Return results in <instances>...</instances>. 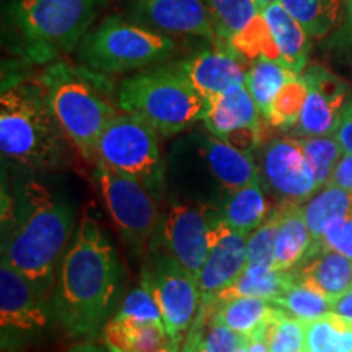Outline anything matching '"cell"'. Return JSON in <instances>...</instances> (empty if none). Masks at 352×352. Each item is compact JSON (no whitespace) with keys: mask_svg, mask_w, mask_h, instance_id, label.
Masks as SVG:
<instances>
[{"mask_svg":"<svg viewBox=\"0 0 352 352\" xmlns=\"http://www.w3.org/2000/svg\"><path fill=\"white\" fill-rule=\"evenodd\" d=\"M76 228V209L65 196L30 179L10 196L2 191V258L51 303L56 266Z\"/></svg>","mask_w":352,"mask_h":352,"instance_id":"obj_1","label":"cell"},{"mask_svg":"<svg viewBox=\"0 0 352 352\" xmlns=\"http://www.w3.org/2000/svg\"><path fill=\"white\" fill-rule=\"evenodd\" d=\"M121 276L116 250L98 219L87 210L60 259L51 298L54 318L70 336H96L116 303Z\"/></svg>","mask_w":352,"mask_h":352,"instance_id":"obj_2","label":"cell"},{"mask_svg":"<svg viewBox=\"0 0 352 352\" xmlns=\"http://www.w3.org/2000/svg\"><path fill=\"white\" fill-rule=\"evenodd\" d=\"M72 147L52 111L41 77L3 83L0 95L3 164L30 171L60 168L67 164Z\"/></svg>","mask_w":352,"mask_h":352,"instance_id":"obj_3","label":"cell"},{"mask_svg":"<svg viewBox=\"0 0 352 352\" xmlns=\"http://www.w3.org/2000/svg\"><path fill=\"white\" fill-rule=\"evenodd\" d=\"M104 74L65 63H56L41 74L57 121L74 148L90 164L96 162V145L118 109L103 87Z\"/></svg>","mask_w":352,"mask_h":352,"instance_id":"obj_4","label":"cell"},{"mask_svg":"<svg viewBox=\"0 0 352 352\" xmlns=\"http://www.w3.org/2000/svg\"><path fill=\"white\" fill-rule=\"evenodd\" d=\"M118 107L171 135L204 120L208 100L191 87L175 64L145 69L124 78L118 90Z\"/></svg>","mask_w":352,"mask_h":352,"instance_id":"obj_5","label":"cell"},{"mask_svg":"<svg viewBox=\"0 0 352 352\" xmlns=\"http://www.w3.org/2000/svg\"><path fill=\"white\" fill-rule=\"evenodd\" d=\"M108 0H13L8 19L33 63L77 50Z\"/></svg>","mask_w":352,"mask_h":352,"instance_id":"obj_6","label":"cell"},{"mask_svg":"<svg viewBox=\"0 0 352 352\" xmlns=\"http://www.w3.org/2000/svg\"><path fill=\"white\" fill-rule=\"evenodd\" d=\"M175 51L168 34L121 16H107L82 39L77 57L95 72L124 74L164 64Z\"/></svg>","mask_w":352,"mask_h":352,"instance_id":"obj_7","label":"cell"},{"mask_svg":"<svg viewBox=\"0 0 352 352\" xmlns=\"http://www.w3.org/2000/svg\"><path fill=\"white\" fill-rule=\"evenodd\" d=\"M94 182L114 227L131 253L140 256L158 227L155 196L142 182L96 160Z\"/></svg>","mask_w":352,"mask_h":352,"instance_id":"obj_8","label":"cell"},{"mask_svg":"<svg viewBox=\"0 0 352 352\" xmlns=\"http://www.w3.org/2000/svg\"><path fill=\"white\" fill-rule=\"evenodd\" d=\"M158 132L127 113H118L96 145V160L134 176L158 196L164 188L165 164Z\"/></svg>","mask_w":352,"mask_h":352,"instance_id":"obj_9","label":"cell"},{"mask_svg":"<svg viewBox=\"0 0 352 352\" xmlns=\"http://www.w3.org/2000/svg\"><path fill=\"white\" fill-rule=\"evenodd\" d=\"M140 285L148 290L160 308L170 341H183V334L195 323L201 303L197 277L165 250H152L142 267Z\"/></svg>","mask_w":352,"mask_h":352,"instance_id":"obj_10","label":"cell"},{"mask_svg":"<svg viewBox=\"0 0 352 352\" xmlns=\"http://www.w3.org/2000/svg\"><path fill=\"white\" fill-rule=\"evenodd\" d=\"M51 303L38 296L28 279L2 258L0 266V328L2 349H20L50 324Z\"/></svg>","mask_w":352,"mask_h":352,"instance_id":"obj_11","label":"cell"},{"mask_svg":"<svg viewBox=\"0 0 352 352\" xmlns=\"http://www.w3.org/2000/svg\"><path fill=\"white\" fill-rule=\"evenodd\" d=\"M212 219V210L206 206L175 202L158 228L162 248L196 277L208 258Z\"/></svg>","mask_w":352,"mask_h":352,"instance_id":"obj_12","label":"cell"},{"mask_svg":"<svg viewBox=\"0 0 352 352\" xmlns=\"http://www.w3.org/2000/svg\"><path fill=\"white\" fill-rule=\"evenodd\" d=\"M261 118L248 88L236 85L208 100V111L202 121L209 134L252 153L263 139Z\"/></svg>","mask_w":352,"mask_h":352,"instance_id":"obj_13","label":"cell"},{"mask_svg":"<svg viewBox=\"0 0 352 352\" xmlns=\"http://www.w3.org/2000/svg\"><path fill=\"white\" fill-rule=\"evenodd\" d=\"M302 77L307 82L308 94L300 120L296 127L289 131L290 135H334L347 103L349 87L342 78L320 64H308Z\"/></svg>","mask_w":352,"mask_h":352,"instance_id":"obj_14","label":"cell"},{"mask_svg":"<svg viewBox=\"0 0 352 352\" xmlns=\"http://www.w3.org/2000/svg\"><path fill=\"white\" fill-rule=\"evenodd\" d=\"M261 170L267 186L283 201L300 204L318 189L300 140L294 135L272 139L264 145Z\"/></svg>","mask_w":352,"mask_h":352,"instance_id":"obj_15","label":"cell"},{"mask_svg":"<svg viewBox=\"0 0 352 352\" xmlns=\"http://www.w3.org/2000/svg\"><path fill=\"white\" fill-rule=\"evenodd\" d=\"M129 20L164 34L199 36L217 46L204 0H127Z\"/></svg>","mask_w":352,"mask_h":352,"instance_id":"obj_16","label":"cell"},{"mask_svg":"<svg viewBox=\"0 0 352 352\" xmlns=\"http://www.w3.org/2000/svg\"><path fill=\"white\" fill-rule=\"evenodd\" d=\"M246 239L215 214L209 232V252L197 277L201 303L212 302L246 270Z\"/></svg>","mask_w":352,"mask_h":352,"instance_id":"obj_17","label":"cell"},{"mask_svg":"<svg viewBox=\"0 0 352 352\" xmlns=\"http://www.w3.org/2000/svg\"><path fill=\"white\" fill-rule=\"evenodd\" d=\"M175 65L206 100L230 90L232 87L245 85L246 70L243 63L235 52L223 46L197 52L188 59L178 60Z\"/></svg>","mask_w":352,"mask_h":352,"instance_id":"obj_18","label":"cell"},{"mask_svg":"<svg viewBox=\"0 0 352 352\" xmlns=\"http://www.w3.org/2000/svg\"><path fill=\"white\" fill-rule=\"evenodd\" d=\"M294 271L296 283L311 289L329 302L352 287V259L321 248Z\"/></svg>","mask_w":352,"mask_h":352,"instance_id":"obj_19","label":"cell"},{"mask_svg":"<svg viewBox=\"0 0 352 352\" xmlns=\"http://www.w3.org/2000/svg\"><path fill=\"white\" fill-rule=\"evenodd\" d=\"M199 151L214 178L228 192L236 191L259 179L256 165L250 152L240 151L226 140L206 135L201 139Z\"/></svg>","mask_w":352,"mask_h":352,"instance_id":"obj_20","label":"cell"},{"mask_svg":"<svg viewBox=\"0 0 352 352\" xmlns=\"http://www.w3.org/2000/svg\"><path fill=\"white\" fill-rule=\"evenodd\" d=\"M261 15L279 54V64L290 72L302 74L308 65L311 38L279 2L264 7Z\"/></svg>","mask_w":352,"mask_h":352,"instance_id":"obj_21","label":"cell"},{"mask_svg":"<svg viewBox=\"0 0 352 352\" xmlns=\"http://www.w3.org/2000/svg\"><path fill=\"white\" fill-rule=\"evenodd\" d=\"M277 210H279V226H277L272 267L277 271H292L305 261L314 240L300 204L283 201L277 206Z\"/></svg>","mask_w":352,"mask_h":352,"instance_id":"obj_22","label":"cell"},{"mask_svg":"<svg viewBox=\"0 0 352 352\" xmlns=\"http://www.w3.org/2000/svg\"><path fill=\"white\" fill-rule=\"evenodd\" d=\"M104 342L116 352H157L168 346L170 336L162 321L113 318L103 328Z\"/></svg>","mask_w":352,"mask_h":352,"instance_id":"obj_23","label":"cell"},{"mask_svg":"<svg viewBox=\"0 0 352 352\" xmlns=\"http://www.w3.org/2000/svg\"><path fill=\"white\" fill-rule=\"evenodd\" d=\"M204 3L217 34V46L228 50L261 16L258 0H204Z\"/></svg>","mask_w":352,"mask_h":352,"instance_id":"obj_24","label":"cell"},{"mask_svg":"<svg viewBox=\"0 0 352 352\" xmlns=\"http://www.w3.org/2000/svg\"><path fill=\"white\" fill-rule=\"evenodd\" d=\"M210 320L222 323L240 336H248L274 314L276 305L259 297H239L226 302L201 303Z\"/></svg>","mask_w":352,"mask_h":352,"instance_id":"obj_25","label":"cell"},{"mask_svg":"<svg viewBox=\"0 0 352 352\" xmlns=\"http://www.w3.org/2000/svg\"><path fill=\"white\" fill-rule=\"evenodd\" d=\"M296 283L294 271H277L271 266H248L239 279L219 294L214 300L226 302L239 297H259L274 300ZM212 300V302H214Z\"/></svg>","mask_w":352,"mask_h":352,"instance_id":"obj_26","label":"cell"},{"mask_svg":"<svg viewBox=\"0 0 352 352\" xmlns=\"http://www.w3.org/2000/svg\"><path fill=\"white\" fill-rule=\"evenodd\" d=\"M352 212V191L327 184L320 189L310 201L303 206V214L308 230L311 233V245L308 256L315 254L320 250V240L327 228L336 222L338 219L349 215ZM307 256V258H308Z\"/></svg>","mask_w":352,"mask_h":352,"instance_id":"obj_27","label":"cell"},{"mask_svg":"<svg viewBox=\"0 0 352 352\" xmlns=\"http://www.w3.org/2000/svg\"><path fill=\"white\" fill-rule=\"evenodd\" d=\"M220 214L228 227L248 236L270 215L261 182L258 179L248 186L228 192Z\"/></svg>","mask_w":352,"mask_h":352,"instance_id":"obj_28","label":"cell"},{"mask_svg":"<svg viewBox=\"0 0 352 352\" xmlns=\"http://www.w3.org/2000/svg\"><path fill=\"white\" fill-rule=\"evenodd\" d=\"M296 19L311 39H323L333 32L341 15L342 0H277Z\"/></svg>","mask_w":352,"mask_h":352,"instance_id":"obj_29","label":"cell"},{"mask_svg":"<svg viewBox=\"0 0 352 352\" xmlns=\"http://www.w3.org/2000/svg\"><path fill=\"white\" fill-rule=\"evenodd\" d=\"M298 74L290 72L283 64L271 59L254 60L250 70H246L245 87L252 94L254 103L263 114V120L266 118L270 107L277 95V91L284 87V83L290 80Z\"/></svg>","mask_w":352,"mask_h":352,"instance_id":"obj_30","label":"cell"},{"mask_svg":"<svg viewBox=\"0 0 352 352\" xmlns=\"http://www.w3.org/2000/svg\"><path fill=\"white\" fill-rule=\"evenodd\" d=\"M307 94L308 87L305 78L302 77V74L292 77L277 91L264 121L272 127L289 132L292 127L297 126L298 120H300Z\"/></svg>","mask_w":352,"mask_h":352,"instance_id":"obj_31","label":"cell"},{"mask_svg":"<svg viewBox=\"0 0 352 352\" xmlns=\"http://www.w3.org/2000/svg\"><path fill=\"white\" fill-rule=\"evenodd\" d=\"M302 151L315 173L316 186L324 188L331 179L333 170L342 153L341 144L334 135H311V138H298Z\"/></svg>","mask_w":352,"mask_h":352,"instance_id":"obj_32","label":"cell"},{"mask_svg":"<svg viewBox=\"0 0 352 352\" xmlns=\"http://www.w3.org/2000/svg\"><path fill=\"white\" fill-rule=\"evenodd\" d=\"M271 302L276 307L283 308L287 315L303 321V323L331 314V302L328 298L300 284H294L287 292Z\"/></svg>","mask_w":352,"mask_h":352,"instance_id":"obj_33","label":"cell"},{"mask_svg":"<svg viewBox=\"0 0 352 352\" xmlns=\"http://www.w3.org/2000/svg\"><path fill=\"white\" fill-rule=\"evenodd\" d=\"M267 342L271 352H303L305 346V323L276 307L267 321Z\"/></svg>","mask_w":352,"mask_h":352,"instance_id":"obj_34","label":"cell"},{"mask_svg":"<svg viewBox=\"0 0 352 352\" xmlns=\"http://www.w3.org/2000/svg\"><path fill=\"white\" fill-rule=\"evenodd\" d=\"M277 226H279V210H271L270 215L258 228L246 239V267L248 266H271L274 264V250Z\"/></svg>","mask_w":352,"mask_h":352,"instance_id":"obj_35","label":"cell"},{"mask_svg":"<svg viewBox=\"0 0 352 352\" xmlns=\"http://www.w3.org/2000/svg\"><path fill=\"white\" fill-rule=\"evenodd\" d=\"M323 50L334 63L352 69V0H342L340 21L323 38Z\"/></svg>","mask_w":352,"mask_h":352,"instance_id":"obj_36","label":"cell"},{"mask_svg":"<svg viewBox=\"0 0 352 352\" xmlns=\"http://www.w3.org/2000/svg\"><path fill=\"white\" fill-rule=\"evenodd\" d=\"M341 316L328 314L305 323L303 352H340Z\"/></svg>","mask_w":352,"mask_h":352,"instance_id":"obj_37","label":"cell"},{"mask_svg":"<svg viewBox=\"0 0 352 352\" xmlns=\"http://www.w3.org/2000/svg\"><path fill=\"white\" fill-rule=\"evenodd\" d=\"M114 318H129V320H139V321H162L160 308H158L155 298L147 289L135 287L132 289L129 294L121 302L120 310Z\"/></svg>","mask_w":352,"mask_h":352,"instance_id":"obj_38","label":"cell"},{"mask_svg":"<svg viewBox=\"0 0 352 352\" xmlns=\"http://www.w3.org/2000/svg\"><path fill=\"white\" fill-rule=\"evenodd\" d=\"M331 250L352 259V212L333 222L320 240V250Z\"/></svg>","mask_w":352,"mask_h":352,"instance_id":"obj_39","label":"cell"},{"mask_svg":"<svg viewBox=\"0 0 352 352\" xmlns=\"http://www.w3.org/2000/svg\"><path fill=\"white\" fill-rule=\"evenodd\" d=\"M328 184L352 191V153H342L336 166H334L331 179Z\"/></svg>","mask_w":352,"mask_h":352,"instance_id":"obj_40","label":"cell"},{"mask_svg":"<svg viewBox=\"0 0 352 352\" xmlns=\"http://www.w3.org/2000/svg\"><path fill=\"white\" fill-rule=\"evenodd\" d=\"M334 138L341 144L342 151L352 153V98L347 101L344 109H342L340 126L334 132Z\"/></svg>","mask_w":352,"mask_h":352,"instance_id":"obj_41","label":"cell"},{"mask_svg":"<svg viewBox=\"0 0 352 352\" xmlns=\"http://www.w3.org/2000/svg\"><path fill=\"white\" fill-rule=\"evenodd\" d=\"M331 314L352 321V287L331 302Z\"/></svg>","mask_w":352,"mask_h":352,"instance_id":"obj_42","label":"cell"},{"mask_svg":"<svg viewBox=\"0 0 352 352\" xmlns=\"http://www.w3.org/2000/svg\"><path fill=\"white\" fill-rule=\"evenodd\" d=\"M67 352H114L107 342L104 344H96V342H78L74 344Z\"/></svg>","mask_w":352,"mask_h":352,"instance_id":"obj_43","label":"cell"},{"mask_svg":"<svg viewBox=\"0 0 352 352\" xmlns=\"http://www.w3.org/2000/svg\"><path fill=\"white\" fill-rule=\"evenodd\" d=\"M179 344H182V342H178V341H170L168 346H165L164 349H160V351H157V352H178ZM113 351H114V349H113ZM114 352H116V351H114Z\"/></svg>","mask_w":352,"mask_h":352,"instance_id":"obj_44","label":"cell"},{"mask_svg":"<svg viewBox=\"0 0 352 352\" xmlns=\"http://www.w3.org/2000/svg\"><path fill=\"white\" fill-rule=\"evenodd\" d=\"M235 352H250V351H248V346H246V341H245L243 336H241L240 344H239V347H236Z\"/></svg>","mask_w":352,"mask_h":352,"instance_id":"obj_45","label":"cell"},{"mask_svg":"<svg viewBox=\"0 0 352 352\" xmlns=\"http://www.w3.org/2000/svg\"><path fill=\"white\" fill-rule=\"evenodd\" d=\"M274 2H277V0H258V3H259V8H263L264 7H267V6H271V3H274Z\"/></svg>","mask_w":352,"mask_h":352,"instance_id":"obj_46","label":"cell"}]
</instances>
